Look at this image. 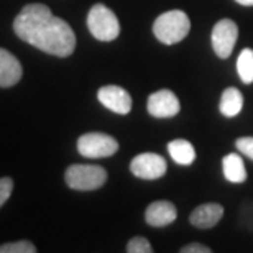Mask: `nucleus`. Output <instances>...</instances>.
I'll return each mask as SVG.
<instances>
[{
  "label": "nucleus",
  "mask_w": 253,
  "mask_h": 253,
  "mask_svg": "<svg viewBox=\"0 0 253 253\" xmlns=\"http://www.w3.org/2000/svg\"><path fill=\"white\" fill-rule=\"evenodd\" d=\"M18 38L42 51L58 58H68L76 48V35L69 23L54 17L46 5L30 3L13 20Z\"/></svg>",
  "instance_id": "f257e3e1"
},
{
  "label": "nucleus",
  "mask_w": 253,
  "mask_h": 253,
  "mask_svg": "<svg viewBox=\"0 0 253 253\" xmlns=\"http://www.w3.org/2000/svg\"><path fill=\"white\" fill-rule=\"evenodd\" d=\"M191 30L189 17L183 10H168L153 23L155 37L165 44H176L188 37Z\"/></svg>",
  "instance_id": "f03ea898"
},
{
  "label": "nucleus",
  "mask_w": 253,
  "mask_h": 253,
  "mask_svg": "<svg viewBox=\"0 0 253 253\" xmlns=\"http://www.w3.org/2000/svg\"><path fill=\"white\" fill-rule=\"evenodd\" d=\"M66 184L76 191H94L107 181V171L97 165H73L66 169Z\"/></svg>",
  "instance_id": "7ed1b4c3"
},
{
  "label": "nucleus",
  "mask_w": 253,
  "mask_h": 253,
  "mask_svg": "<svg viewBox=\"0 0 253 253\" xmlns=\"http://www.w3.org/2000/svg\"><path fill=\"white\" fill-rule=\"evenodd\" d=\"M87 28L92 33V37L100 40V42H112L120 33L119 18L115 17L112 10L102 3H95L89 10Z\"/></svg>",
  "instance_id": "20e7f679"
},
{
  "label": "nucleus",
  "mask_w": 253,
  "mask_h": 253,
  "mask_svg": "<svg viewBox=\"0 0 253 253\" xmlns=\"http://www.w3.org/2000/svg\"><path fill=\"white\" fill-rule=\"evenodd\" d=\"M119 141L105 133H85L79 136L78 151L85 158H107L117 153Z\"/></svg>",
  "instance_id": "39448f33"
},
{
  "label": "nucleus",
  "mask_w": 253,
  "mask_h": 253,
  "mask_svg": "<svg viewBox=\"0 0 253 253\" xmlns=\"http://www.w3.org/2000/svg\"><path fill=\"white\" fill-rule=\"evenodd\" d=\"M237 37H239V27L234 20L224 18L217 22L214 30H212V46H214L217 56L222 59L229 58L234 51Z\"/></svg>",
  "instance_id": "423d86ee"
},
{
  "label": "nucleus",
  "mask_w": 253,
  "mask_h": 253,
  "mask_svg": "<svg viewBox=\"0 0 253 253\" xmlns=\"http://www.w3.org/2000/svg\"><path fill=\"white\" fill-rule=\"evenodd\" d=\"M130 171L140 179H158L166 173V160L156 153L136 155L130 163Z\"/></svg>",
  "instance_id": "0eeeda50"
},
{
  "label": "nucleus",
  "mask_w": 253,
  "mask_h": 253,
  "mask_svg": "<svg viewBox=\"0 0 253 253\" xmlns=\"http://www.w3.org/2000/svg\"><path fill=\"white\" fill-rule=\"evenodd\" d=\"M146 109H148L150 115H153V117L168 119L174 117L179 112L181 105L174 92H171L169 89H161L158 92H153L150 95Z\"/></svg>",
  "instance_id": "6e6552de"
},
{
  "label": "nucleus",
  "mask_w": 253,
  "mask_h": 253,
  "mask_svg": "<svg viewBox=\"0 0 253 253\" xmlns=\"http://www.w3.org/2000/svg\"><path fill=\"white\" fill-rule=\"evenodd\" d=\"M99 102L112 112L126 115L131 110V97L124 87L119 85H104L97 92Z\"/></svg>",
  "instance_id": "1a4fd4ad"
},
{
  "label": "nucleus",
  "mask_w": 253,
  "mask_h": 253,
  "mask_svg": "<svg viewBox=\"0 0 253 253\" xmlns=\"http://www.w3.org/2000/svg\"><path fill=\"white\" fill-rule=\"evenodd\" d=\"M176 217H178V211H176L173 202L169 201H156L150 204L145 212L146 224H150L151 227L169 225L176 220Z\"/></svg>",
  "instance_id": "9d476101"
},
{
  "label": "nucleus",
  "mask_w": 253,
  "mask_h": 253,
  "mask_svg": "<svg viewBox=\"0 0 253 253\" xmlns=\"http://www.w3.org/2000/svg\"><path fill=\"white\" fill-rule=\"evenodd\" d=\"M22 64L12 53L0 48V87H12L22 79Z\"/></svg>",
  "instance_id": "9b49d317"
},
{
  "label": "nucleus",
  "mask_w": 253,
  "mask_h": 253,
  "mask_svg": "<svg viewBox=\"0 0 253 253\" xmlns=\"http://www.w3.org/2000/svg\"><path fill=\"white\" fill-rule=\"evenodd\" d=\"M222 215H224V207L215 202H209V204H202L192 211L191 224L197 229H212L219 224Z\"/></svg>",
  "instance_id": "f8f14e48"
},
{
  "label": "nucleus",
  "mask_w": 253,
  "mask_h": 253,
  "mask_svg": "<svg viewBox=\"0 0 253 253\" xmlns=\"http://www.w3.org/2000/svg\"><path fill=\"white\" fill-rule=\"evenodd\" d=\"M244 109V95L237 87H227L222 92L219 110L225 117H235Z\"/></svg>",
  "instance_id": "ddd939ff"
},
{
  "label": "nucleus",
  "mask_w": 253,
  "mask_h": 253,
  "mask_svg": "<svg viewBox=\"0 0 253 253\" xmlns=\"http://www.w3.org/2000/svg\"><path fill=\"white\" fill-rule=\"evenodd\" d=\"M168 151L171 155V158L174 160V163H178L181 166H189L194 163L196 160V150L188 140L178 138L168 143Z\"/></svg>",
  "instance_id": "4468645a"
},
{
  "label": "nucleus",
  "mask_w": 253,
  "mask_h": 253,
  "mask_svg": "<svg viewBox=\"0 0 253 253\" xmlns=\"http://www.w3.org/2000/svg\"><path fill=\"white\" fill-rule=\"evenodd\" d=\"M222 166H224V176L230 183H244L247 179V169L245 163L240 155L230 153L222 160Z\"/></svg>",
  "instance_id": "2eb2a0df"
},
{
  "label": "nucleus",
  "mask_w": 253,
  "mask_h": 253,
  "mask_svg": "<svg viewBox=\"0 0 253 253\" xmlns=\"http://www.w3.org/2000/svg\"><path fill=\"white\" fill-rule=\"evenodd\" d=\"M237 71L245 84L253 83V49L245 48L237 59Z\"/></svg>",
  "instance_id": "dca6fc26"
},
{
  "label": "nucleus",
  "mask_w": 253,
  "mask_h": 253,
  "mask_svg": "<svg viewBox=\"0 0 253 253\" xmlns=\"http://www.w3.org/2000/svg\"><path fill=\"white\" fill-rule=\"evenodd\" d=\"M35 252H37V247H35L32 242H27V240L0 245V253H35Z\"/></svg>",
  "instance_id": "f3484780"
},
{
  "label": "nucleus",
  "mask_w": 253,
  "mask_h": 253,
  "mask_svg": "<svg viewBox=\"0 0 253 253\" xmlns=\"http://www.w3.org/2000/svg\"><path fill=\"white\" fill-rule=\"evenodd\" d=\"M126 252L128 253H151L153 249H151L150 242L143 239V237H133L128 245H126Z\"/></svg>",
  "instance_id": "a211bd4d"
},
{
  "label": "nucleus",
  "mask_w": 253,
  "mask_h": 253,
  "mask_svg": "<svg viewBox=\"0 0 253 253\" xmlns=\"http://www.w3.org/2000/svg\"><path fill=\"white\" fill-rule=\"evenodd\" d=\"M235 146L242 155L253 160V136H242V138L235 141Z\"/></svg>",
  "instance_id": "6ab92c4d"
},
{
  "label": "nucleus",
  "mask_w": 253,
  "mask_h": 253,
  "mask_svg": "<svg viewBox=\"0 0 253 253\" xmlns=\"http://www.w3.org/2000/svg\"><path fill=\"white\" fill-rule=\"evenodd\" d=\"M12 191H13V179L12 178H0V207L8 201Z\"/></svg>",
  "instance_id": "aec40b11"
},
{
  "label": "nucleus",
  "mask_w": 253,
  "mask_h": 253,
  "mask_svg": "<svg viewBox=\"0 0 253 253\" xmlns=\"http://www.w3.org/2000/svg\"><path fill=\"white\" fill-rule=\"evenodd\" d=\"M181 253H211V249L202 244H189L181 249Z\"/></svg>",
  "instance_id": "412c9836"
},
{
  "label": "nucleus",
  "mask_w": 253,
  "mask_h": 253,
  "mask_svg": "<svg viewBox=\"0 0 253 253\" xmlns=\"http://www.w3.org/2000/svg\"><path fill=\"white\" fill-rule=\"evenodd\" d=\"M235 2L244 5V7H253V0H235Z\"/></svg>",
  "instance_id": "4be33fe9"
}]
</instances>
